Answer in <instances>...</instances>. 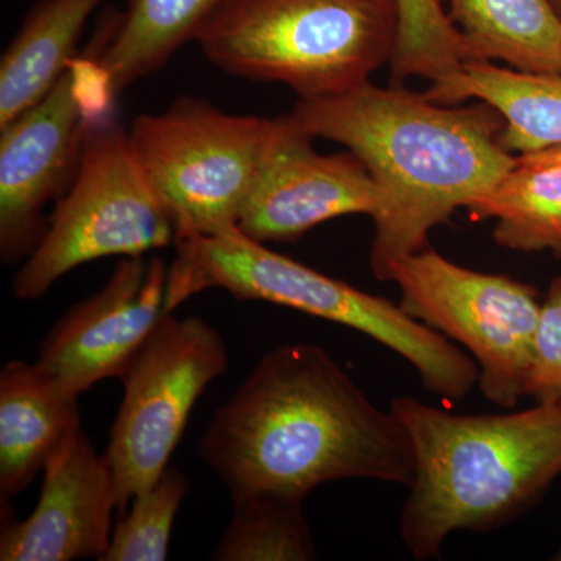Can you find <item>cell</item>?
Segmentation results:
<instances>
[{
  "instance_id": "obj_1",
  "label": "cell",
  "mask_w": 561,
  "mask_h": 561,
  "mask_svg": "<svg viewBox=\"0 0 561 561\" xmlns=\"http://www.w3.org/2000/svg\"><path fill=\"white\" fill-rule=\"evenodd\" d=\"M198 453L231 496L278 493L306 500L317 486L345 479L408 486L415 472L401 420L391 409H379L312 343L265 354L213 416Z\"/></svg>"
},
{
  "instance_id": "obj_2",
  "label": "cell",
  "mask_w": 561,
  "mask_h": 561,
  "mask_svg": "<svg viewBox=\"0 0 561 561\" xmlns=\"http://www.w3.org/2000/svg\"><path fill=\"white\" fill-rule=\"evenodd\" d=\"M300 130L356 154L381 187L370 251L373 275L430 245V232L500 181L516 157L502 147L505 122L493 106L443 105L393 83L371 81L323 99H298Z\"/></svg>"
},
{
  "instance_id": "obj_3",
  "label": "cell",
  "mask_w": 561,
  "mask_h": 561,
  "mask_svg": "<svg viewBox=\"0 0 561 561\" xmlns=\"http://www.w3.org/2000/svg\"><path fill=\"white\" fill-rule=\"evenodd\" d=\"M390 409L415 456L400 535L416 560L438 559L456 531L512 522L561 474V401L502 415H461L415 398Z\"/></svg>"
},
{
  "instance_id": "obj_4",
  "label": "cell",
  "mask_w": 561,
  "mask_h": 561,
  "mask_svg": "<svg viewBox=\"0 0 561 561\" xmlns=\"http://www.w3.org/2000/svg\"><path fill=\"white\" fill-rule=\"evenodd\" d=\"M175 247L165 291L168 312L194 295L220 289L239 300L286 306L359 331L400 354L421 383L443 400H461L479 381L472 357L400 305L276 253L239 228L195 236Z\"/></svg>"
},
{
  "instance_id": "obj_5",
  "label": "cell",
  "mask_w": 561,
  "mask_h": 561,
  "mask_svg": "<svg viewBox=\"0 0 561 561\" xmlns=\"http://www.w3.org/2000/svg\"><path fill=\"white\" fill-rule=\"evenodd\" d=\"M398 35V0H228L195 43L230 76L287 84L309 101L370 81Z\"/></svg>"
},
{
  "instance_id": "obj_6",
  "label": "cell",
  "mask_w": 561,
  "mask_h": 561,
  "mask_svg": "<svg viewBox=\"0 0 561 561\" xmlns=\"http://www.w3.org/2000/svg\"><path fill=\"white\" fill-rule=\"evenodd\" d=\"M176 230L140 168L130 131L111 108L92 114L79 168L46 230L14 276L20 300H36L66 273L110 256L175 245Z\"/></svg>"
},
{
  "instance_id": "obj_7",
  "label": "cell",
  "mask_w": 561,
  "mask_h": 561,
  "mask_svg": "<svg viewBox=\"0 0 561 561\" xmlns=\"http://www.w3.org/2000/svg\"><path fill=\"white\" fill-rule=\"evenodd\" d=\"M284 116L230 114L198 98L133 121V149L171 214L176 242L238 228L239 216Z\"/></svg>"
},
{
  "instance_id": "obj_8",
  "label": "cell",
  "mask_w": 561,
  "mask_h": 561,
  "mask_svg": "<svg viewBox=\"0 0 561 561\" xmlns=\"http://www.w3.org/2000/svg\"><path fill=\"white\" fill-rule=\"evenodd\" d=\"M387 280L400 287L402 311L470 351L486 400L515 408L526 397L541 309L534 287L461 267L430 245L393 262Z\"/></svg>"
},
{
  "instance_id": "obj_9",
  "label": "cell",
  "mask_w": 561,
  "mask_h": 561,
  "mask_svg": "<svg viewBox=\"0 0 561 561\" xmlns=\"http://www.w3.org/2000/svg\"><path fill=\"white\" fill-rule=\"evenodd\" d=\"M227 368L216 328L198 317H162L122 378L124 400L105 451L121 516L168 470L198 398Z\"/></svg>"
},
{
  "instance_id": "obj_10",
  "label": "cell",
  "mask_w": 561,
  "mask_h": 561,
  "mask_svg": "<svg viewBox=\"0 0 561 561\" xmlns=\"http://www.w3.org/2000/svg\"><path fill=\"white\" fill-rule=\"evenodd\" d=\"M98 62L77 57L61 80L20 119L0 130V254H31L46 230L43 213L79 168L92 114L113 106Z\"/></svg>"
},
{
  "instance_id": "obj_11",
  "label": "cell",
  "mask_w": 561,
  "mask_h": 561,
  "mask_svg": "<svg viewBox=\"0 0 561 561\" xmlns=\"http://www.w3.org/2000/svg\"><path fill=\"white\" fill-rule=\"evenodd\" d=\"M313 136L284 116L283 131L265 158L238 228L254 241L297 242L324 221L351 214L378 217L381 187L356 154H321Z\"/></svg>"
},
{
  "instance_id": "obj_12",
  "label": "cell",
  "mask_w": 561,
  "mask_h": 561,
  "mask_svg": "<svg viewBox=\"0 0 561 561\" xmlns=\"http://www.w3.org/2000/svg\"><path fill=\"white\" fill-rule=\"evenodd\" d=\"M169 267L161 257L130 256L98 294L70 308L41 346L38 362L81 394L124 378L165 311Z\"/></svg>"
},
{
  "instance_id": "obj_13",
  "label": "cell",
  "mask_w": 561,
  "mask_h": 561,
  "mask_svg": "<svg viewBox=\"0 0 561 561\" xmlns=\"http://www.w3.org/2000/svg\"><path fill=\"white\" fill-rule=\"evenodd\" d=\"M119 491L106 460L80 427L44 467L38 504L16 522L2 505L0 560L98 559L108 549Z\"/></svg>"
},
{
  "instance_id": "obj_14",
  "label": "cell",
  "mask_w": 561,
  "mask_h": 561,
  "mask_svg": "<svg viewBox=\"0 0 561 561\" xmlns=\"http://www.w3.org/2000/svg\"><path fill=\"white\" fill-rule=\"evenodd\" d=\"M80 394L38 360L0 371V497L7 504L35 481L81 427Z\"/></svg>"
},
{
  "instance_id": "obj_15",
  "label": "cell",
  "mask_w": 561,
  "mask_h": 561,
  "mask_svg": "<svg viewBox=\"0 0 561 561\" xmlns=\"http://www.w3.org/2000/svg\"><path fill=\"white\" fill-rule=\"evenodd\" d=\"M424 94L443 105L479 101L493 106L505 122L502 147L515 157L561 146V73L467 61Z\"/></svg>"
},
{
  "instance_id": "obj_16",
  "label": "cell",
  "mask_w": 561,
  "mask_h": 561,
  "mask_svg": "<svg viewBox=\"0 0 561 561\" xmlns=\"http://www.w3.org/2000/svg\"><path fill=\"white\" fill-rule=\"evenodd\" d=\"M105 0H38L0 60V130L43 101L76 60L88 21Z\"/></svg>"
},
{
  "instance_id": "obj_17",
  "label": "cell",
  "mask_w": 561,
  "mask_h": 561,
  "mask_svg": "<svg viewBox=\"0 0 561 561\" xmlns=\"http://www.w3.org/2000/svg\"><path fill=\"white\" fill-rule=\"evenodd\" d=\"M228 0H127V10L103 22L95 58L114 99L136 81L164 68L197 38L203 25Z\"/></svg>"
},
{
  "instance_id": "obj_18",
  "label": "cell",
  "mask_w": 561,
  "mask_h": 561,
  "mask_svg": "<svg viewBox=\"0 0 561 561\" xmlns=\"http://www.w3.org/2000/svg\"><path fill=\"white\" fill-rule=\"evenodd\" d=\"M468 61H504L524 72L561 73V21L549 0H448Z\"/></svg>"
},
{
  "instance_id": "obj_19",
  "label": "cell",
  "mask_w": 561,
  "mask_h": 561,
  "mask_svg": "<svg viewBox=\"0 0 561 561\" xmlns=\"http://www.w3.org/2000/svg\"><path fill=\"white\" fill-rule=\"evenodd\" d=\"M474 219L496 220L497 245L561 260V160L516 157L491 190L468 206Z\"/></svg>"
},
{
  "instance_id": "obj_20",
  "label": "cell",
  "mask_w": 561,
  "mask_h": 561,
  "mask_svg": "<svg viewBox=\"0 0 561 561\" xmlns=\"http://www.w3.org/2000/svg\"><path fill=\"white\" fill-rule=\"evenodd\" d=\"M231 522L213 553L219 561L316 560L300 497L278 493L231 496Z\"/></svg>"
},
{
  "instance_id": "obj_21",
  "label": "cell",
  "mask_w": 561,
  "mask_h": 561,
  "mask_svg": "<svg viewBox=\"0 0 561 561\" xmlns=\"http://www.w3.org/2000/svg\"><path fill=\"white\" fill-rule=\"evenodd\" d=\"M400 35L390 61L394 83L448 79L468 60L463 36L440 0H398Z\"/></svg>"
},
{
  "instance_id": "obj_22",
  "label": "cell",
  "mask_w": 561,
  "mask_h": 561,
  "mask_svg": "<svg viewBox=\"0 0 561 561\" xmlns=\"http://www.w3.org/2000/svg\"><path fill=\"white\" fill-rule=\"evenodd\" d=\"M190 483L184 472L169 465L154 485L133 497L111 534L101 561H162L168 559L173 523Z\"/></svg>"
},
{
  "instance_id": "obj_23",
  "label": "cell",
  "mask_w": 561,
  "mask_h": 561,
  "mask_svg": "<svg viewBox=\"0 0 561 561\" xmlns=\"http://www.w3.org/2000/svg\"><path fill=\"white\" fill-rule=\"evenodd\" d=\"M526 397L561 401V276L552 280L535 331Z\"/></svg>"
},
{
  "instance_id": "obj_24",
  "label": "cell",
  "mask_w": 561,
  "mask_h": 561,
  "mask_svg": "<svg viewBox=\"0 0 561 561\" xmlns=\"http://www.w3.org/2000/svg\"><path fill=\"white\" fill-rule=\"evenodd\" d=\"M526 157L538 158V160H561V146L553 147V149L549 150L537 151V153H529L526 154Z\"/></svg>"
},
{
  "instance_id": "obj_25",
  "label": "cell",
  "mask_w": 561,
  "mask_h": 561,
  "mask_svg": "<svg viewBox=\"0 0 561 561\" xmlns=\"http://www.w3.org/2000/svg\"><path fill=\"white\" fill-rule=\"evenodd\" d=\"M549 3H551L553 11H556L557 16H559L561 21V0H549Z\"/></svg>"
},
{
  "instance_id": "obj_26",
  "label": "cell",
  "mask_w": 561,
  "mask_h": 561,
  "mask_svg": "<svg viewBox=\"0 0 561 561\" xmlns=\"http://www.w3.org/2000/svg\"><path fill=\"white\" fill-rule=\"evenodd\" d=\"M553 559L561 561V545L559 551H557L556 557H553Z\"/></svg>"
}]
</instances>
